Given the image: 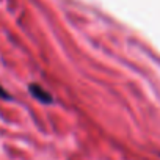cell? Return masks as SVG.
Listing matches in <instances>:
<instances>
[{"label":"cell","mask_w":160,"mask_h":160,"mask_svg":"<svg viewBox=\"0 0 160 160\" xmlns=\"http://www.w3.org/2000/svg\"><path fill=\"white\" fill-rule=\"evenodd\" d=\"M30 93H32V96L35 98V99H38L39 102H42V104H52V96H50V93H47L41 85H38V83H32L30 85Z\"/></svg>","instance_id":"cell-1"},{"label":"cell","mask_w":160,"mask_h":160,"mask_svg":"<svg viewBox=\"0 0 160 160\" xmlns=\"http://www.w3.org/2000/svg\"><path fill=\"white\" fill-rule=\"evenodd\" d=\"M0 99H5V101H10V99H11V96L3 90V87H2V85H0Z\"/></svg>","instance_id":"cell-2"}]
</instances>
